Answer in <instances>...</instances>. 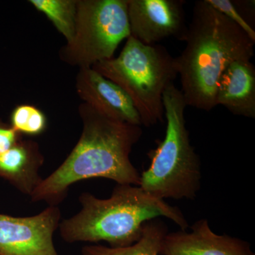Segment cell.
Wrapping results in <instances>:
<instances>
[{
  "label": "cell",
  "instance_id": "cell-1",
  "mask_svg": "<svg viewBox=\"0 0 255 255\" xmlns=\"http://www.w3.org/2000/svg\"><path fill=\"white\" fill-rule=\"evenodd\" d=\"M79 112L83 123L80 140L63 163L33 191L30 196L33 202L58 206L73 184L92 178L140 186V174L130 159L141 137L140 126L108 118L85 103Z\"/></svg>",
  "mask_w": 255,
  "mask_h": 255
},
{
  "label": "cell",
  "instance_id": "cell-2",
  "mask_svg": "<svg viewBox=\"0 0 255 255\" xmlns=\"http://www.w3.org/2000/svg\"><path fill=\"white\" fill-rule=\"evenodd\" d=\"M174 58L181 92L187 107L210 112L216 107L221 74L235 60H251L255 42L206 0L196 1L184 41Z\"/></svg>",
  "mask_w": 255,
  "mask_h": 255
},
{
  "label": "cell",
  "instance_id": "cell-3",
  "mask_svg": "<svg viewBox=\"0 0 255 255\" xmlns=\"http://www.w3.org/2000/svg\"><path fill=\"white\" fill-rule=\"evenodd\" d=\"M82 209L60 223V236L68 243L105 241L111 248L131 246L141 238L147 221L164 216L186 231L182 211L152 197L139 186L117 184L110 198L101 199L89 192L79 197Z\"/></svg>",
  "mask_w": 255,
  "mask_h": 255
},
{
  "label": "cell",
  "instance_id": "cell-4",
  "mask_svg": "<svg viewBox=\"0 0 255 255\" xmlns=\"http://www.w3.org/2000/svg\"><path fill=\"white\" fill-rule=\"evenodd\" d=\"M165 135L149 152L150 166L140 174V187L157 199H195L201 189L199 155L191 145L186 126L187 107L180 89L170 84L163 94Z\"/></svg>",
  "mask_w": 255,
  "mask_h": 255
},
{
  "label": "cell",
  "instance_id": "cell-5",
  "mask_svg": "<svg viewBox=\"0 0 255 255\" xmlns=\"http://www.w3.org/2000/svg\"><path fill=\"white\" fill-rule=\"evenodd\" d=\"M91 68L127 93L141 125L163 123V94L178 76L174 58L165 47L145 45L130 36L117 58L98 62Z\"/></svg>",
  "mask_w": 255,
  "mask_h": 255
},
{
  "label": "cell",
  "instance_id": "cell-6",
  "mask_svg": "<svg viewBox=\"0 0 255 255\" xmlns=\"http://www.w3.org/2000/svg\"><path fill=\"white\" fill-rule=\"evenodd\" d=\"M130 36L127 0L78 1L75 35L60 58L71 65L91 68L113 58L119 45Z\"/></svg>",
  "mask_w": 255,
  "mask_h": 255
},
{
  "label": "cell",
  "instance_id": "cell-7",
  "mask_svg": "<svg viewBox=\"0 0 255 255\" xmlns=\"http://www.w3.org/2000/svg\"><path fill=\"white\" fill-rule=\"evenodd\" d=\"M60 219L55 206L28 217L0 214V255H59L53 236Z\"/></svg>",
  "mask_w": 255,
  "mask_h": 255
},
{
  "label": "cell",
  "instance_id": "cell-8",
  "mask_svg": "<svg viewBox=\"0 0 255 255\" xmlns=\"http://www.w3.org/2000/svg\"><path fill=\"white\" fill-rule=\"evenodd\" d=\"M130 36L145 45L169 38L184 41L188 26L184 0H127Z\"/></svg>",
  "mask_w": 255,
  "mask_h": 255
},
{
  "label": "cell",
  "instance_id": "cell-9",
  "mask_svg": "<svg viewBox=\"0 0 255 255\" xmlns=\"http://www.w3.org/2000/svg\"><path fill=\"white\" fill-rule=\"evenodd\" d=\"M186 231L167 233L161 244V255H255L251 245L239 238L216 234L209 221L201 219Z\"/></svg>",
  "mask_w": 255,
  "mask_h": 255
},
{
  "label": "cell",
  "instance_id": "cell-10",
  "mask_svg": "<svg viewBox=\"0 0 255 255\" xmlns=\"http://www.w3.org/2000/svg\"><path fill=\"white\" fill-rule=\"evenodd\" d=\"M76 90L86 105L108 118L141 126L140 116L130 97L113 82L92 68H80Z\"/></svg>",
  "mask_w": 255,
  "mask_h": 255
},
{
  "label": "cell",
  "instance_id": "cell-11",
  "mask_svg": "<svg viewBox=\"0 0 255 255\" xmlns=\"http://www.w3.org/2000/svg\"><path fill=\"white\" fill-rule=\"evenodd\" d=\"M215 101L234 115L255 118V68L251 60H235L226 67L218 82Z\"/></svg>",
  "mask_w": 255,
  "mask_h": 255
},
{
  "label": "cell",
  "instance_id": "cell-12",
  "mask_svg": "<svg viewBox=\"0 0 255 255\" xmlns=\"http://www.w3.org/2000/svg\"><path fill=\"white\" fill-rule=\"evenodd\" d=\"M43 162L44 157L38 144L21 138L0 155V177L30 196L43 180L39 170Z\"/></svg>",
  "mask_w": 255,
  "mask_h": 255
},
{
  "label": "cell",
  "instance_id": "cell-13",
  "mask_svg": "<svg viewBox=\"0 0 255 255\" xmlns=\"http://www.w3.org/2000/svg\"><path fill=\"white\" fill-rule=\"evenodd\" d=\"M167 228L161 220L153 219L145 223L141 238L131 246L108 248L103 246H87L82 255H159L161 244L167 235Z\"/></svg>",
  "mask_w": 255,
  "mask_h": 255
},
{
  "label": "cell",
  "instance_id": "cell-14",
  "mask_svg": "<svg viewBox=\"0 0 255 255\" xmlns=\"http://www.w3.org/2000/svg\"><path fill=\"white\" fill-rule=\"evenodd\" d=\"M29 2L49 18L68 43L72 41L75 32L78 1L31 0Z\"/></svg>",
  "mask_w": 255,
  "mask_h": 255
},
{
  "label": "cell",
  "instance_id": "cell-15",
  "mask_svg": "<svg viewBox=\"0 0 255 255\" xmlns=\"http://www.w3.org/2000/svg\"><path fill=\"white\" fill-rule=\"evenodd\" d=\"M10 125L21 135H37L44 131L47 122L41 110L34 106L23 105L13 111Z\"/></svg>",
  "mask_w": 255,
  "mask_h": 255
},
{
  "label": "cell",
  "instance_id": "cell-16",
  "mask_svg": "<svg viewBox=\"0 0 255 255\" xmlns=\"http://www.w3.org/2000/svg\"><path fill=\"white\" fill-rule=\"evenodd\" d=\"M208 3L216 11L231 20L238 27L241 28L250 38L255 42V31L253 26L243 16L233 1L231 0H206Z\"/></svg>",
  "mask_w": 255,
  "mask_h": 255
},
{
  "label": "cell",
  "instance_id": "cell-17",
  "mask_svg": "<svg viewBox=\"0 0 255 255\" xmlns=\"http://www.w3.org/2000/svg\"><path fill=\"white\" fill-rule=\"evenodd\" d=\"M21 138L22 135L16 132L11 125L0 121V155L9 150Z\"/></svg>",
  "mask_w": 255,
  "mask_h": 255
}]
</instances>
